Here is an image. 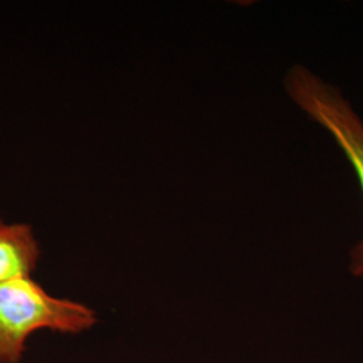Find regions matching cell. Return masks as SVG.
Segmentation results:
<instances>
[{"instance_id": "cell-1", "label": "cell", "mask_w": 363, "mask_h": 363, "mask_svg": "<svg viewBox=\"0 0 363 363\" xmlns=\"http://www.w3.org/2000/svg\"><path fill=\"white\" fill-rule=\"evenodd\" d=\"M97 323L91 307L46 292L31 276L0 283V363H19L34 333L79 334Z\"/></svg>"}, {"instance_id": "cell-2", "label": "cell", "mask_w": 363, "mask_h": 363, "mask_svg": "<svg viewBox=\"0 0 363 363\" xmlns=\"http://www.w3.org/2000/svg\"><path fill=\"white\" fill-rule=\"evenodd\" d=\"M289 100L322 127L349 160L363 194V120L337 85L307 66L294 65L283 81ZM349 269L363 277V238L351 249Z\"/></svg>"}, {"instance_id": "cell-3", "label": "cell", "mask_w": 363, "mask_h": 363, "mask_svg": "<svg viewBox=\"0 0 363 363\" xmlns=\"http://www.w3.org/2000/svg\"><path fill=\"white\" fill-rule=\"evenodd\" d=\"M40 249L27 223H10L0 218V283L13 277L31 276Z\"/></svg>"}]
</instances>
